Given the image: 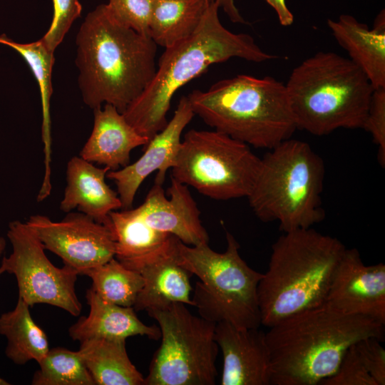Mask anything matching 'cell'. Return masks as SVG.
Masks as SVG:
<instances>
[{"mask_svg":"<svg viewBox=\"0 0 385 385\" xmlns=\"http://www.w3.org/2000/svg\"><path fill=\"white\" fill-rule=\"evenodd\" d=\"M215 1L219 9L223 10L232 22L237 24L247 23L237 7L235 0H215Z\"/></svg>","mask_w":385,"mask_h":385,"instance_id":"obj_35","label":"cell"},{"mask_svg":"<svg viewBox=\"0 0 385 385\" xmlns=\"http://www.w3.org/2000/svg\"><path fill=\"white\" fill-rule=\"evenodd\" d=\"M79 353L95 385H144L145 378L130 360L125 340L89 339Z\"/></svg>","mask_w":385,"mask_h":385,"instance_id":"obj_22","label":"cell"},{"mask_svg":"<svg viewBox=\"0 0 385 385\" xmlns=\"http://www.w3.org/2000/svg\"><path fill=\"white\" fill-rule=\"evenodd\" d=\"M374 337L362 339L354 344L356 351L376 385L385 384V350Z\"/></svg>","mask_w":385,"mask_h":385,"instance_id":"obj_33","label":"cell"},{"mask_svg":"<svg viewBox=\"0 0 385 385\" xmlns=\"http://www.w3.org/2000/svg\"><path fill=\"white\" fill-rule=\"evenodd\" d=\"M215 0H153L149 36L164 48L192 35Z\"/></svg>","mask_w":385,"mask_h":385,"instance_id":"obj_24","label":"cell"},{"mask_svg":"<svg viewBox=\"0 0 385 385\" xmlns=\"http://www.w3.org/2000/svg\"><path fill=\"white\" fill-rule=\"evenodd\" d=\"M227 248L220 253L208 244L190 246L178 241L180 264L200 281L192 297L199 315L215 324L259 328L261 316L257 287L263 274L241 257L240 245L226 231Z\"/></svg>","mask_w":385,"mask_h":385,"instance_id":"obj_8","label":"cell"},{"mask_svg":"<svg viewBox=\"0 0 385 385\" xmlns=\"http://www.w3.org/2000/svg\"><path fill=\"white\" fill-rule=\"evenodd\" d=\"M165 196L162 185L155 183L138 210L152 228L195 246L208 244L209 235L201 223L200 212L188 185L171 177Z\"/></svg>","mask_w":385,"mask_h":385,"instance_id":"obj_17","label":"cell"},{"mask_svg":"<svg viewBox=\"0 0 385 385\" xmlns=\"http://www.w3.org/2000/svg\"><path fill=\"white\" fill-rule=\"evenodd\" d=\"M345 250L337 238L312 227L279 237L257 287L261 324L270 328L323 304Z\"/></svg>","mask_w":385,"mask_h":385,"instance_id":"obj_4","label":"cell"},{"mask_svg":"<svg viewBox=\"0 0 385 385\" xmlns=\"http://www.w3.org/2000/svg\"><path fill=\"white\" fill-rule=\"evenodd\" d=\"M109 217L115 238V257L120 262L135 259L157 250L171 235L150 227L137 207L114 210Z\"/></svg>","mask_w":385,"mask_h":385,"instance_id":"obj_26","label":"cell"},{"mask_svg":"<svg viewBox=\"0 0 385 385\" xmlns=\"http://www.w3.org/2000/svg\"><path fill=\"white\" fill-rule=\"evenodd\" d=\"M26 222L45 250L56 254L79 274L115 257V238L112 228L83 212H70L58 222L34 215Z\"/></svg>","mask_w":385,"mask_h":385,"instance_id":"obj_12","label":"cell"},{"mask_svg":"<svg viewBox=\"0 0 385 385\" xmlns=\"http://www.w3.org/2000/svg\"><path fill=\"white\" fill-rule=\"evenodd\" d=\"M362 128L369 132L379 147L378 158L385 164V88L374 89Z\"/></svg>","mask_w":385,"mask_h":385,"instance_id":"obj_32","label":"cell"},{"mask_svg":"<svg viewBox=\"0 0 385 385\" xmlns=\"http://www.w3.org/2000/svg\"><path fill=\"white\" fill-rule=\"evenodd\" d=\"M0 43L16 51L26 61L38 83L41 98L44 175L39 192L51 193V134L50 99L52 94L51 73L55 62L54 52L51 51L39 39L29 43L14 41L5 34L0 35Z\"/></svg>","mask_w":385,"mask_h":385,"instance_id":"obj_23","label":"cell"},{"mask_svg":"<svg viewBox=\"0 0 385 385\" xmlns=\"http://www.w3.org/2000/svg\"><path fill=\"white\" fill-rule=\"evenodd\" d=\"M187 96L206 125L257 148L271 150L297 129L285 83L271 76L240 74Z\"/></svg>","mask_w":385,"mask_h":385,"instance_id":"obj_5","label":"cell"},{"mask_svg":"<svg viewBox=\"0 0 385 385\" xmlns=\"http://www.w3.org/2000/svg\"><path fill=\"white\" fill-rule=\"evenodd\" d=\"M215 339L223 356L222 385H270V354L259 328L215 325Z\"/></svg>","mask_w":385,"mask_h":385,"instance_id":"obj_16","label":"cell"},{"mask_svg":"<svg viewBox=\"0 0 385 385\" xmlns=\"http://www.w3.org/2000/svg\"><path fill=\"white\" fill-rule=\"evenodd\" d=\"M339 312L367 317L385 325V265H365L359 252L345 250L324 302Z\"/></svg>","mask_w":385,"mask_h":385,"instance_id":"obj_13","label":"cell"},{"mask_svg":"<svg viewBox=\"0 0 385 385\" xmlns=\"http://www.w3.org/2000/svg\"><path fill=\"white\" fill-rule=\"evenodd\" d=\"M161 333L144 385H213L219 346L216 324L192 314L183 303L147 312Z\"/></svg>","mask_w":385,"mask_h":385,"instance_id":"obj_10","label":"cell"},{"mask_svg":"<svg viewBox=\"0 0 385 385\" xmlns=\"http://www.w3.org/2000/svg\"><path fill=\"white\" fill-rule=\"evenodd\" d=\"M53 15L51 26L41 38L52 52L61 43L73 22L81 16L82 6L78 0H52Z\"/></svg>","mask_w":385,"mask_h":385,"instance_id":"obj_30","label":"cell"},{"mask_svg":"<svg viewBox=\"0 0 385 385\" xmlns=\"http://www.w3.org/2000/svg\"><path fill=\"white\" fill-rule=\"evenodd\" d=\"M354 344L345 352L337 371L330 377L324 379L319 384L376 385L362 364Z\"/></svg>","mask_w":385,"mask_h":385,"instance_id":"obj_31","label":"cell"},{"mask_svg":"<svg viewBox=\"0 0 385 385\" xmlns=\"http://www.w3.org/2000/svg\"><path fill=\"white\" fill-rule=\"evenodd\" d=\"M76 43L78 86L93 110L105 103L123 113L154 76L156 43L117 21L106 4L87 14Z\"/></svg>","mask_w":385,"mask_h":385,"instance_id":"obj_1","label":"cell"},{"mask_svg":"<svg viewBox=\"0 0 385 385\" xmlns=\"http://www.w3.org/2000/svg\"><path fill=\"white\" fill-rule=\"evenodd\" d=\"M285 86L297 129L317 136L362 128L374 90L354 63L331 51L302 61Z\"/></svg>","mask_w":385,"mask_h":385,"instance_id":"obj_6","label":"cell"},{"mask_svg":"<svg viewBox=\"0 0 385 385\" xmlns=\"http://www.w3.org/2000/svg\"><path fill=\"white\" fill-rule=\"evenodd\" d=\"M270 150L261 158L247 197L255 215L263 222H278L284 232L322 221V159L307 143L296 139H287Z\"/></svg>","mask_w":385,"mask_h":385,"instance_id":"obj_7","label":"cell"},{"mask_svg":"<svg viewBox=\"0 0 385 385\" xmlns=\"http://www.w3.org/2000/svg\"><path fill=\"white\" fill-rule=\"evenodd\" d=\"M328 27L349 59L366 76L374 89L385 88V13L376 16L373 28L349 14L328 19Z\"/></svg>","mask_w":385,"mask_h":385,"instance_id":"obj_20","label":"cell"},{"mask_svg":"<svg viewBox=\"0 0 385 385\" xmlns=\"http://www.w3.org/2000/svg\"><path fill=\"white\" fill-rule=\"evenodd\" d=\"M6 235L12 250L3 257L0 270L15 276L19 297L30 307L47 304L78 316L82 309L75 289L78 272L65 265L61 268L53 265L26 222H10Z\"/></svg>","mask_w":385,"mask_h":385,"instance_id":"obj_11","label":"cell"},{"mask_svg":"<svg viewBox=\"0 0 385 385\" xmlns=\"http://www.w3.org/2000/svg\"><path fill=\"white\" fill-rule=\"evenodd\" d=\"M2 274L3 272L0 270V275ZM9 384L10 383L9 381H7L6 380H5L4 379L0 376V385H9Z\"/></svg>","mask_w":385,"mask_h":385,"instance_id":"obj_37","label":"cell"},{"mask_svg":"<svg viewBox=\"0 0 385 385\" xmlns=\"http://www.w3.org/2000/svg\"><path fill=\"white\" fill-rule=\"evenodd\" d=\"M265 333L270 385H317L337 370L346 350L362 339H384V324L325 303L289 317Z\"/></svg>","mask_w":385,"mask_h":385,"instance_id":"obj_2","label":"cell"},{"mask_svg":"<svg viewBox=\"0 0 385 385\" xmlns=\"http://www.w3.org/2000/svg\"><path fill=\"white\" fill-rule=\"evenodd\" d=\"M6 245V240L4 237H0V257L1 256V255L5 250Z\"/></svg>","mask_w":385,"mask_h":385,"instance_id":"obj_36","label":"cell"},{"mask_svg":"<svg viewBox=\"0 0 385 385\" xmlns=\"http://www.w3.org/2000/svg\"><path fill=\"white\" fill-rule=\"evenodd\" d=\"M106 168H98L81 157H72L66 166V185L60 209H77L96 222L111 227V212L122 209L117 192L106 182ZM112 228V227H111Z\"/></svg>","mask_w":385,"mask_h":385,"instance_id":"obj_18","label":"cell"},{"mask_svg":"<svg viewBox=\"0 0 385 385\" xmlns=\"http://www.w3.org/2000/svg\"><path fill=\"white\" fill-rule=\"evenodd\" d=\"M219 9L215 0L192 35L165 48L151 81L123 113L149 140L167 124L176 92L212 65L232 58L256 63L277 58L264 51L250 35L226 29L220 20Z\"/></svg>","mask_w":385,"mask_h":385,"instance_id":"obj_3","label":"cell"},{"mask_svg":"<svg viewBox=\"0 0 385 385\" xmlns=\"http://www.w3.org/2000/svg\"><path fill=\"white\" fill-rule=\"evenodd\" d=\"M265 1L275 11L282 26H289L293 24L294 16L285 0H265Z\"/></svg>","mask_w":385,"mask_h":385,"instance_id":"obj_34","label":"cell"},{"mask_svg":"<svg viewBox=\"0 0 385 385\" xmlns=\"http://www.w3.org/2000/svg\"><path fill=\"white\" fill-rule=\"evenodd\" d=\"M92 280V289L103 300L122 307H133L143 285L141 275L115 257L84 271Z\"/></svg>","mask_w":385,"mask_h":385,"instance_id":"obj_27","label":"cell"},{"mask_svg":"<svg viewBox=\"0 0 385 385\" xmlns=\"http://www.w3.org/2000/svg\"><path fill=\"white\" fill-rule=\"evenodd\" d=\"M86 299L90 307L87 317H81L68 329L70 337L81 342L89 339L126 340L133 336H146L158 340L159 327L148 326L137 317L133 307H122L103 300L89 288Z\"/></svg>","mask_w":385,"mask_h":385,"instance_id":"obj_21","label":"cell"},{"mask_svg":"<svg viewBox=\"0 0 385 385\" xmlns=\"http://www.w3.org/2000/svg\"><path fill=\"white\" fill-rule=\"evenodd\" d=\"M261 158L250 145L217 130H188L181 141L172 177L215 200L247 197Z\"/></svg>","mask_w":385,"mask_h":385,"instance_id":"obj_9","label":"cell"},{"mask_svg":"<svg viewBox=\"0 0 385 385\" xmlns=\"http://www.w3.org/2000/svg\"><path fill=\"white\" fill-rule=\"evenodd\" d=\"M195 115L188 96H182L170 120L143 146L139 159L107 173L106 177L117 187L122 209L132 208L140 185L152 173L158 171L155 183L163 185L167 170L175 165L182 133Z\"/></svg>","mask_w":385,"mask_h":385,"instance_id":"obj_14","label":"cell"},{"mask_svg":"<svg viewBox=\"0 0 385 385\" xmlns=\"http://www.w3.org/2000/svg\"><path fill=\"white\" fill-rule=\"evenodd\" d=\"M153 0H108L106 4L113 16L136 32L149 36Z\"/></svg>","mask_w":385,"mask_h":385,"instance_id":"obj_29","label":"cell"},{"mask_svg":"<svg viewBox=\"0 0 385 385\" xmlns=\"http://www.w3.org/2000/svg\"><path fill=\"white\" fill-rule=\"evenodd\" d=\"M178 241L171 235L157 250L120 262L138 272L143 279V285L133 307L135 312L163 309L174 303L194 305L190 296L192 274L180 262Z\"/></svg>","mask_w":385,"mask_h":385,"instance_id":"obj_15","label":"cell"},{"mask_svg":"<svg viewBox=\"0 0 385 385\" xmlns=\"http://www.w3.org/2000/svg\"><path fill=\"white\" fill-rule=\"evenodd\" d=\"M38 364L32 385H95L78 351L49 349Z\"/></svg>","mask_w":385,"mask_h":385,"instance_id":"obj_28","label":"cell"},{"mask_svg":"<svg viewBox=\"0 0 385 385\" xmlns=\"http://www.w3.org/2000/svg\"><path fill=\"white\" fill-rule=\"evenodd\" d=\"M93 127L80 152L84 160L116 170L130 164L131 151L149 139L140 135L122 113L111 105L93 109Z\"/></svg>","mask_w":385,"mask_h":385,"instance_id":"obj_19","label":"cell"},{"mask_svg":"<svg viewBox=\"0 0 385 385\" xmlns=\"http://www.w3.org/2000/svg\"><path fill=\"white\" fill-rule=\"evenodd\" d=\"M30 306L20 297L14 309L0 315V334L7 340L6 357L16 365L38 363L49 350L45 332L34 322Z\"/></svg>","mask_w":385,"mask_h":385,"instance_id":"obj_25","label":"cell"}]
</instances>
